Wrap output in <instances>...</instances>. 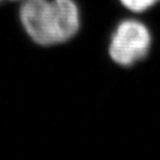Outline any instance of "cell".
Returning a JSON list of instances; mask_svg holds the SVG:
<instances>
[{
    "mask_svg": "<svg viewBox=\"0 0 160 160\" xmlns=\"http://www.w3.org/2000/svg\"><path fill=\"white\" fill-rule=\"evenodd\" d=\"M18 5L20 27L40 47L67 42L80 29V9L75 0H21Z\"/></svg>",
    "mask_w": 160,
    "mask_h": 160,
    "instance_id": "6da1fadb",
    "label": "cell"
},
{
    "mask_svg": "<svg viewBox=\"0 0 160 160\" xmlns=\"http://www.w3.org/2000/svg\"><path fill=\"white\" fill-rule=\"evenodd\" d=\"M21 0H0V6L8 5V3H18Z\"/></svg>",
    "mask_w": 160,
    "mask_h": 160,
    "instance_id": "277c9868",
    "label": "cell"
},
{
    "mask_svg": "<svg viewBox=\"0 0 160 160\" xmlns=\"http://www.w3.org/2000/svg\"><path fill=\"white\" fill-rule=\"evenodd\" d=\"M127 10L133 13H141L151 9L160 0H119Z\"/></svg>",
    "mask_w": 160,
    "mask_h": 160,
    "instance_id": "3957f363",
    "label": "cell"
},
{
    "mask_svg": "<svg viewBox=\"0 0 160 160\" xmlns=\"http://www.w3.org/2000/svg\"><path fill=\"white\" fill-rule=\"evenodd\" d=\"M152 37L149 28L138 19L120 21L109 39L108 52L113 62L130 67L139 62L149 53Z\"/></svg>",
    "mask_w": 160,
    "mask_h": 160,
    "instance_id": "7a4b0ae2",
    "label": "cell"
}]
</instances>
